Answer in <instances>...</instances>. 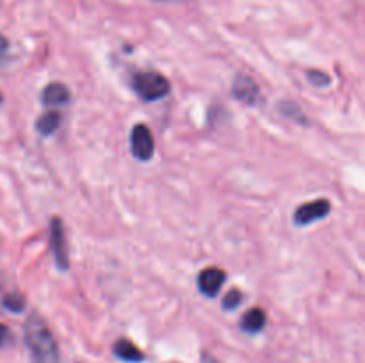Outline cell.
Masks as SVG:
<instances>
[{
  "label": "cell",
  "mask_w": 365,
  "mask_h": 363,
  "mask_svg": "<svg viewBox=\"0 0 365 363\" xmlns=\"http://www.w3.org/2000/svg\"><path fill=\"white\" fill-rule=\"evenodd\" d=\"M25 344L31 351L32 363H59V345L38 312H32L25 320Z\"/></svg>",
  "instance_id": "1"
},
{
  "label": "cell",
  "mask_w": 365,
  "mask_h": 363,
  "mask_svg": "<svg viewBox=\"0 0 365 363\" xmlns=\"http://www.w3.org/2000/svg\"><path fill=\"white\" fill-rule=\"evenodd\" d=\"M11 340V331L7 330V326H4L2 322H0V349L6 347L7 344H9Z\"/></svg>",
  "instance_id": "16"
},
{
  "label": "cell",
  "mask_w": 365,
  "mask_h": 363,
  "mask_svg": "<svg viewBox=\"0 0 365 363\" xmlns=\"http://www.w3.org/2000/svg\"><path fill=\"white\" fill-rule=\"evenodd\" d=\"M202 363H220L216 358H214L210 352H203L202 354Z\"/></svg>",
  "instance_id": "17"
},
{
  "label": "cell",
  "mask_w": 365,
  "mask_h": 363,
  "mask_svg": "<svg viewBox=\"0 0 365 363\" xmlns=\"http://www.w3.org/2000/svg\"><path fill=\"white\" fill-rule=\"evenodd\" d=\"M132 89L145 102H157L170 95L171 84L159 71H138L132 75Z\"/></svg>",
  "instance_id": "2"
},
{
  "label": "cell",
  "mask_w": 365,
  "mask_h": 363,
  "mask_svg": "<svg viewBox=\"0 0 365 363\" xmlns=\"http://www.w3.org/2000/svg\"><path fill=\"white\" fill-rule=\"evenodd\" d=\"M2 306L13 313H21L25 310V306H27V301H25V298L21 294H7L4 295Z\"/></svg>",
  "instance_id": "12"
},
{
  "label": "cell",
  "mask_w": 365,
  "mask_h": 363,
  "mask_svg": "<svg viewBox=\"0 0 365 363\" xmlns=\"http://www.w3.org/2000/svg\"><path fill=\"white\" fill-rule=\"evenodd\" d=\"M61 121H63L61 112H57V110H46V112L41 114V116L38 117V121H36V130H38L43 137H46V135H52L53 132L61 127Z\"/></svg>",
  "instance_id": "11"
},
{
  "label": "cell",
  "mask_w": 365,
  "mask_h": 363,
  "mask_svg": "<svg viewBox=\"0 0 365 363\" xmlns=\"http://www.w3.org/2000/svg\"><path fill=\"white\" fill-rule=\"evenodd\" d=\"M113 352L118 359L128 363H141L145 362V352L138 347L135 344H132L128 338H118L113 345Z\"/></svg>",
  "instance_id": "9"
},
{
  "label": "cell",
  "mask_w": 365,
  "mask_h": 363,
  "mask_svg": "<svg viewBox=\"0 0 365 363\" xmlns=\"http://www.w3.org/2000/svg\"><path fill=\"white\" fill-rule=\"evenodd\" d=\"M331 203L328 201L327 198H317L314 201L303 203L296 209L294 216H292V221H294L298 226H309V224L316 223V221L323 219L330 214Z\"/></svg>",
  "instance_id": "5"
},
{
  "label": "cell",
  "mask_w": 365,
  "mask_h": 363,
  "mask_svg": "<svg viewBox=\"0 0 365 363\" xmlns=\"http://www.w3.org/2000/svg\"><path fill=\"white\" fill-rule=\"evenodd\" d=\"M242 292L239 290V288H232V290L227 292V295L223 298V302H221V306H223L225 310H228V312H232V310H237V306H241L242 302Z\"/></svg>",
  "instance_id": "13"
},
{
  "label": "cell",
  "mask_w": 365,
  "mask_h": 363,
  "mask_svg": "<svg viewBox=\"0 0 365 363\" xmlns=\"http://www.w3.org/2000/svg\"><path fill=\"white\" fill-rule=\"evenodd\" d=\"M227 280V273L220 267H207L198 274V290L205 298H216Z\"/></svg>",
  "instance_id": "7"
},
{
  "label": "cell",
  "mask_w": 365,
  "mask_h": 363,
  "mask_svg": "<svg viewBox=\"0 0 365 363\" xmlns=\"http://www.w3.org/2000/svg\"><path fill=\"white\" fill-rule=\"evenodd\" d=\"M307 78H309L310 84L316 85V88H327L331 82V78L321 70H309L307 71Z\"/></svg>",
  "instance_id": "14"
},
{
  "label": "cell",
  "mask_w": 365,
  "mask_h": 363,
  "mask_svg": "<svg viewBox=\"0 0 365 363\" xmlns=\"http://www.w3.org/2000/svg\"><path fill=\"white\" fill-rule=\"evenodd\" d=\"M130 148L132 153L141 162H148L153 159V152H155V141L150 132V128L145 123L134 125L130 134Z\"/></svg>",
  "instance_id": "4"
},
{
  "label": "cell",
  "mask_w": 365,
  "mask_h": 363,
  "mask_svg": "<svg viewBox=\"0 0 365 363\" xmlns=\"http://www.w3.org/2000/svg\"><path fill=\"white\" fill-rule=\"evenodd\" d=\"M155 2H168V0H155Z\"/></svg>",
  "instance_id": "18"
},
{
  "label": "cell",
  "mask_w": 365,
  "mask_h": 363,
  "mask_svg": "<svg viewBox=\"0 0 365 363\" xmlns=\"http://www.w3.org/2000/svg\"><path fill=\"white\" fill-rule=\"evenodd\" d=\"M232 95L245 105H259L260 102V88L252 77L245 73H237L232 84Z\"/></svg>",
  "instance_id": "6"
},
{
  "label": "cell",
  "mask_w": 365,
  "mask_h": 363,
  "mask_svg": "<svg viewBox=\"0 0 365 363\" xmlns=\"http://www.w3.org/2000/svg\"><path fill=\"white\" fill-rule=\"evenodd\" d=\"M50 248H52L53 262H56L57 269L59 270L70 269V258H68L64 226H63V221H61L59 217H52V219H50Z\"/></svg>",
  "instance_id": "3"
},
{
  "label": "cell",
  "mask_w": 365,
  "mask_h": 363,
  "mask_svg": "<svg viewBox=\"0 0 365 363\" xmlns=\"http://www.w3.org/2000/svg\"><path fill=\"white\" fill-rule=\"evenodd\" d=\"M70 102V89L63 82H50L41 93V103L45 107L64 105Z\"/></svg>",
  "instance_id": "8"
},
{
  "label": "cell",
  "mask_w": 365,
  "mask_h": 363,
  "mask_svg": "<svg viewBox=\"0 0 365 363\" xmlns=\"http://www.w3.org/2000/svg\"><path fill=\"white\" fill-rule=\"evenodd\" d=\"M2 100H4V98H2V93H0V103H2Z\"/></svg>",
  "instance_id": "19"
},
{
  "label": "cell",
  "mask_w": 365,
  "mask_h": 363,
  "mask_svg": "<svg viewBox=\"0 0 365 363\" xmlns=\"http://www.w3.org/2000/svg\"><path fill=\"white\" fill-rule=\"evenodd\" d=\"M7 52H9V41L0 34V68H2V64L6 63Z\"/></svg>",
  "instance_id": "15"
},
{
  "label": "cell",
  "mask_w": 365,
  "mask_h": 363,
  "mask_svg": "<svg viewBox=\"0 0 365 363\" xmlns=\"http://www.w3.org/2000/svg\"><path fill=\"white\" fill-rule=\"evenodd\" d=\"M266 320L267 315L262 308H252L242 315L241 330L250 335L260 333V331L264 330V326H266Z\"/></svg>",
  "instance_id": "10"
}]
</instances>
